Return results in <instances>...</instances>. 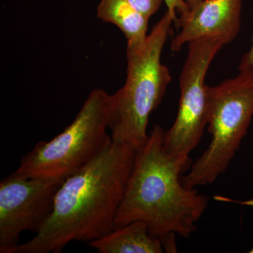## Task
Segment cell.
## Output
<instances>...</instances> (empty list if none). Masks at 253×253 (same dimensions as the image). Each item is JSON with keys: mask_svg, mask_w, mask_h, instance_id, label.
Returning a JSON list of instances; mask_svg holds the SVG:
<instances>
[{"mask_svg": "<svg viewBox=\"0 0 253 253\" xmlns=\"http://www.w3.org/2000/svg\"><path fill=\"white\" fill-rule=\"evenodd\" d=\"M136 149L111 142L65 179L51 215L16 253H59L72 241L91 242L112 231L130 176Z\"/></svg>", "mask_w": 253, "mask_h": 253, "instance_id": "obj_1", "label": "cell"}, {"mask_svg": "<svg viewBox=\"0 0 253 253\" xmlns=\"http://www.w3.org/2000/svg\"><path fill=\"white\" fill-rule=\"evenodd\" d=\"M164 134L163 128L155 126L148 140L136 151L115 228L141 220L157 239L169 233L189 239L209 199L183 184L180 174L188 169L165 151Z\"/></svg>", "mask_w": 253, "mask_h": 253, "instance_id": "obj_2", "label": "cell"}, {"mask_svg": "<svg viewBox=\"0 0 253 253\" xmlns=\"http://www.w3.org/2000/svg\"><path fill=\"white\" fill-rule=\"evenodd\" d=\"M174 20L166 11L142 42L126 44V78L122 88L110 95L111 139L138 150L149 139L151 113L157 109L172 81L161 54Z\"/></svg>", "mask_w": 253, "mask_h": 253, "instance_id": "obj_3", "label": "cell"}, {"mask_svg": "<svg viewBox=\"0 0 253 253\" xmlns=\"http://www.w3.org/2000/svg\"><path fill=\"white\" fill-rule=\"evenodd\" d=\"M208 132L212 139L181 179L186 187L212 184L226 172L247 134L253 117V70L207 85Z\"/></svg>", "mask_w": 253, "mask_h": 253, "instance_id": "obj_4", "label": "cell"}, {"mask_svg": "<svg viewBox=\"0 0 253 253\" xmlns=\"http://www.w3.org/2000/svg\"><path fill=\"white\" fill-rule=\"evenodd\" d=\"M109 103L108 93L93 89L72 123L51 140L37 143L15 174L66 179L84 167L112 142L107 134Z\"/></svg>", "mask_w": 253, "mask_h": 253, "instance_id": "obj_5", "label": "cell"}, {"mask_svg": "<svg viewBox=\"0 0 253 253\" xmlns=\"http://www.w3.org/2000/svg\"><path fill=\"white\" fill-rule=\"evenodd\" d=\"M226 44L219 37H205L188 43L187 57L179 78L177 115L163 137L165 151L187 169L191 167L189 155L199 145L207 126L206 74L212 60Z\"/></svg>", "mask_w": 253, "mask_h": 253, "instance_id": "obj_6", "label": "cell"}, {"mask_svg": "<svg viewBox=\"0 0 253 253\" xmlns=\"http://www.w3.org/2000/svg\"><path fill=\"white\" fill-rule=\"evenodd\" d=\"M65 179L12 173L0 182V253H16L20 235L38 232L51 215Z\"/></svg>", "mask_w": 253, "mask_h": 253, "instance_id": "obj_7", "label": "cell"}, {"mask_svg": "<svg viewBox=\"0 0 253 253\" xmlns=\"http://www.w3.org/2000/svg\"><path fill=\"white\" fill-rule=\"evenodd\" d=\"M243 0H204L174 24L180 29L173 38L170 49L180 51L183 45L205 37H219L226 44L239 34Z\"/></svg>", "mask_w": 253, "mask_h": 253, "instance_id": "obj_8", "label": "cell"}, {"mask_svg": "<svg viewBox=\"0 0 253 253\" xmlns=\"http://www.w3.org/2000/svg\"><path fill=\"white\" fill-rule=\"evenodd\" d=\"M99 253H162L161 240L150 234L144 221H135L89 242Z\"/></svg>", "mask_w": 253, "mask_h": 253, "instance_id": "obj_9", "label": "cell"}, {"mask_svg": "<svg viewBox=\"0 0 253 253\" xmlns=\"http://www.w3.org/2000/svg\"><path fill=\"white\" fill-rule=\"evenodd\" d=\"M97 17L117 26L127 42H142L147 38L149 19L136 11L126 0H101Z\"/></svg>", "mask_w": 253, "mask_h": 253, "instance_id": "obj_10", "label": "cell"}, {"mask_svg": "<svg viewBox=\"0 0 253 253\" xmlns=\"http://www.w3.org/2000/svg\"><path fill=\"white\" fill-rule=\"evenodd\" d=\"M136 11L149 20L157 12L164 0H126Z\"/></svg>", "mask_w": 253, "mask_h": 253, "instance_id": "obj_11", "label": "cell"}, {"mask_svg": "<svg viewBox=\"0 0 253 253\" xmlns=\"http://www.w3.org/2000/svg\"><path fill=\"white\" fill-rule=\"evenodd\" d=\"M167 5V11L172 16L174 23L177 20L176 13H179V16L185 15L189 12L190 8L186 0H164Z\"/></svg>", "mask_w": 253, "mask_h": 253, "instance_id": "obj_12", "label": "cell"}, {"mask_svg": "<svg viewBox=\"0 0 253 253\" xmlns=\"http://www.w3.org/2000/svg\"><path fill=\"white\" fill-rule=\"evenodd\" d=\"M174 233H169L161 239L163 249L167 253H176V245Z\"/></svg>", "mask_w": 253, "mask_h": 253, "instance_id": "obj_13", "label": "cell"}, {"mask_svg": "<svg viewBox=\"0 0 253 253\" xmlns=\"http://www.w3.org/2000/svg\"><path fill=\"white\" fill-rule=\"evenodd\" d=\"M240 70H253V40L252 46L248 52L243 56L240 61L239 66Z\"/></svg>", "mask_w": 253, "mask_h": 253, "instance_id": "obj_14", "label": "cell"}, {"mask_svg": "<svg viewBox=\"0 0 253 253\" xmlns=\"http://www.w3.org/2000/svg\"><path fill=\"white\" fill-rule=\"evenodd\" d=\"M186 2H187L188 5H189L190 9L194 8V6H196V5L201 3V1H204V0H186Z\"/></svg>", "mask_w": 253, "mask_h": 253, "instance_id": "obj_15", "label": "cell"}, {"mask_svg": "<svg viewBox=\"0 0 253 253\" xmlns=\"http://www.w3.org/2000/svg\"><path fill=\"white\" fill-rule=\"evenodd\" d=\"M239 204L244 205V206H249L253 207V199L249 200V201H235Z\"/></svg>", "mask_w": 253, "mask_h": 253, "instance_id": "obj_16", "label": "cell"}, {"mask_svg": "<svg viewBox=\"0 0 253 253\" xmlns=\"http://www.w3.org/2000/svg\"><path fill=\"white\" fill-rule=\"evenodd\" d=\"M249 253H253V247L252 248V249H251V251H250Z\"/></svg>", "mask_w": 253, "mask_h": 253, "instance_id": "obj_17", "label": "cell"}]
</instances>
